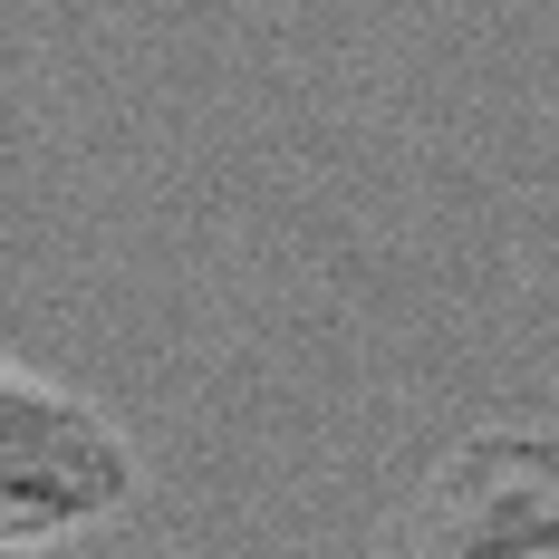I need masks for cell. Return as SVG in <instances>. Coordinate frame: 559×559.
<instances>
[{
	"label": "cell",
	"mask_w": 559,
	"mask_h": 559,
	"mask_svg": "<svg viewBox=\"0 0 559 559\" xmlns=\"http://www.w3.org/2000/svg\"><path fill=\"white\" fill-rule=\"evenodd\" d=\"M126 492H135V444L116 435V415L97 395L58 386L49 367L10 357L0 367V550H58L116 521Z\"/></svg>",
	"instance_id": "obj_1"
},
{
	"label": "cell",
	"mask_w": 559,
	"mask_h": 559,
	"mask_svg": "<svg viewBox=\"0 0 559 559\" xmlns=\"http://www.w3.org/2000/svg\"><path fill=\"white\" fill-rule=\"evenodd\" d=\"M386 559H559V425H483L415 483Z\"/></svg>",
	"instance_id": "obj_2"
}]
</instances>
